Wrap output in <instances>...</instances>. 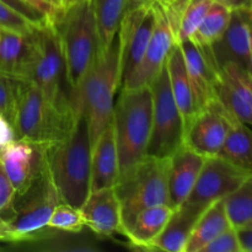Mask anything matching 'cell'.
I'll use <instances>...</instances> for the list:
<instances>
[{
	"mask_svg": "<svg viewBox=\"0 0 252 252\" xmlns=\"http://www.w3.org/2000/svg\"><path fill=\"white\" fill-rule=\"evenodd\" d=\"M234 118L217 98L192 121L185 132L184 144L206 158L218 155Z\"/></svg>",
	"mask_w": 252,
	"mask_h": 252,
	"instance_id": "cell-12",
	"label": "cell"
},
{
	"mask_svg": "<svg viewBox=\"0 0 252 252\" xmlns=\"http://www.w3.org/2000/svg\"><path fill=\"white\" fill-rule=\"evenodd\" d=\"M117 142L121 176L147 155L153 128V91L145 85L123 89L112 116Z\"/></svg>",
	"mask_w": 252,
	"mask_h": 252,
	"instance_id": "cell-5",
	"label": "cell"
},
{
	"mask_svg": "<svg viewBox=\"0 0 252 252\" xmlns=\"http://www.w3.org/2000/svg\"><path fill=\"white\" fill-rule=\"evenodd\" d=\"M47 166L37 181L21 196H15L9 213L0 218L2 240L25 243L48 239L61 233L48 225L54 208L61 203Z\"/></svg>",
	"mask_w": 252,
	"mask_h": 252,
	"instance_id": "cell-6",
	"label": "cell"
},
{
	"mask_svg": "<svg viewBox=\"0 0 252 252\" xmlns=\"http://www.w3.org/2000/svg\"><path fill=\"white\" fill-rule=\"evenodd\" d=\"M206 157L182 144L170 157L169 194L170 206L177 209L189 198L202 171Z\"/></svg>",
	"mask_w": 252,
	"mask_h": 252,
	"instance_id": "cell-19",
	"label": "cell"
},
{
	"mask_svg": "<svg viewBox=\"0 0 252 252\" xmlns=\"http://www.w3.org/2000/svg\"><path fill=\"white\" fill-rule=\"evenodd\" d=\"M153 1V0H127V6H126V11H129V10L135 9V7L140 6L143 4H147V2Z\"/></svg>",
	"mask_w": 252,
	"mask_h": 252,
	"instance_id": "cell-42",
	"label": "cell"
},
{
	"mask_svg": "<svg viewBox=\"0 0 252 252\" xmlns=\"http://www.w3.org/2000/svg\"><path fill=\"white\" fill-rule=\"evenodd\" d=\"M250 175L219 155L207 157L189 198L179 208L198 218L212 203L233 193Z\"/></svg>",
	"mask_w": 252,
	"mask_h": 252,
	"instance_id": "cell-10",
	"label": "cell"
},
{
	"mask_svg": "<svg viewBox=\"0 0 252 252\" xmlns=\"http://www.w3.org/2000/svg\"><path fill=\"white\" fill-rule=\"evenodd\" d=\"M153 128L148 157L170 158L185 140V126L170 88L166 63L152 83Z\"/></svg>",
	"mask_w": 252,
	"mask_h": 252,
	"instance_id": "cell-9",
	"label": "cell"
},
{
	"mask_svg": "<svg viewBox=\"0 0 252 252\" xmlns=\"http://www.w3.org/2000/svg\"><path fill=\"white\" fill-rule=\"evenodd\" d=\"M170 158L145 155L115 185L121 202L123 235L140 211L159 204H169Z\"/></svg>",
	"mask_w": 252,
	"mask_h": 252,
	"instance_id": "cell-8",
	"label": "cell"
},
{
	"mask_svg": "<svg viewBox=\"0 0 252 252\" xmlns=\"http://www.w3.org/2000/svg\"><path fill=\"white\" fill-rule=\"evenodd\" d=\"M0 240H2V235H1V233H0Z\"/></svg>",
	"mask_w": 252,
	"mask_h": 252,
	"instance_id": "cell-46",
	"label": "cell"
},
{
	"mask_svg": "<svg viewBox=\"0 0 252 252\" xmlns=\"http://www.w3.org/2000/svg\"><path fill=\"white\" fill-rule=\"evenodd\" d=\"M15 196H16V189L12 186L11 181L0 164V218H4L10 212Z\"/></svg>",
	"mask_w": 252,
	"mask_h": 252,
	"instance_id": "cell-36",
	"label": "cell"
},
{
	"mask_svg": "<svg viewBox=\"0 0 252 252\" xmlns=\"http://www.w3.org/2000/svg\"><path fill=\"white\" fill-rule=\"evenodd\" d=\"M230 226L233 225L226 213L224 201L219 199L214 202L208 208L204 209L194 223L185 252H201L209 241Z\"/></svg>",
	"mask_w": 252,
	"mask_h": 252,
	"instance_id": "cell-24",
	"label": "cell"
},
{
	"mask_svg": "<svg viewBox=\"0 0 252 252\" xmlns=\"http://www.w3.org/2000/svg\"><path fill=\"white\" fill-rule=\"evenodd\" d=\"M245 226H249V228H252V220H251L250 223H249V224H246ZM243 228H244V226H243Z\"/></svg>",
	"mask_w": 252,
	"mask_h": 252,
	"instance_id": "cell-45",
	"label": "cell"
},
{
	"mask_svg": "<svg viewBox=\"0 0 252 252\" xmlns=\"http://www.w3.org/2000/svg\"><path fill=\"white\" fill-rule=\"evenodd\" d=\"M25 1L44 12L48 16L49 22L53 21L54 17L65 7L63 0H25Z\"/></svg>",
	"mask_w": 252,
	"mask_h": 252,
	"instance_id": "cell-38",
	"label": "cell"
},
{
	"mask_svg": "<svg viewBox=\"0 0 252 252\" xmlns=\"http://www.w3.org/2000/svg\"><path fill=\"white\" fill-rule=\"evenodd\" d=\"M166 68L167 73H169L172 96H174L175 102L182 116L185 132H186L192 121L199 113V108L197 106L193 89H192L189 73H187L184 53H182L179 42H176L170 51L169 57L166 59Z\"/></svg>",
	"mask_w": 252,
	"mask_h": 252,
	"instance_id": "cell-21",
	"label": "cell"
},
{
	"mask_svg": "<svg viewBox=\"0 0 252 252\" xmlns=\"http://www.w3.org/2000/svg\"><path fill=\"white\" fill-rule=\"evenodd\" d=\"M236 230H238L241 252H252V228L244 226V228H239Z\"/></svg>",
	"mask_w": 252,
	"mask_h": 252,
	"instance_id": "cell-40",
	"label": "cell"
},
{
	"mask_svg": "<svg viewBox=\"0 0 252 252\" xmlns=\"http://www.w3.org/2000/svg\"><path fill=\"white\" fill-rule=\"evenodd\" d=\"M223 201L234 228H243L250 223L252 220V174Z\"/></svg>",
	"mask_w": 252,
	"mask_h": 252,
	"instance_id": "cell-29",
	"label": "cell"
},
{
	"mask_svg": "<svg viewBox=\"0 0 252 252\" xmlns=\"http://www.w3.org/2000/svg\"><path fill=\"white\" fill-rule=\"evenodd\" d=\"M216 95L234 117L252 127V76L246 69L233 62L220 66Z\"/></svg>",
	"mask_w": 252,
	"mask_h": 252,
	"instance_id": "cell-15",
	"label": "cell"
},
{
	"mask_svg": "<svg viewBox=\"0 0 252 252\" xmlns=\"http://www.w3.org/2000/svg\"><path fill=\"white\" fill-rule=\"evenodd\" d=\"M76 1H80V0H63V2L65 6H68V5L73 4V2H76Z\"/></svg>",
	"mask_w": 252,
	"mask_h": 252,
	"instance_id": "cell-44",
	"label": "cell"
},
{
	"mask_svg": "<svg viewBox=\"0 0 252 252\" xmlns=\"http://www.w3.org/2000/svg\"><path fill=\"white\" fill-rule=\"evenodd\" d=\"M97 26L101 52L107 48L120 30L127 0H91Z\"/></svg>",
	"mask_w": 252,
	"mask_h": 252,
	"instance_id": "cell-27",
	"label": "cell"
},
{
	"mask_svg": "<svg viewBox=\"0 0 252 252\" xmlns=\"http://www.w3.org/2000/svg\"><path fill=\"white\" fill-rule=\"evenodd\" d=\"M30 38L31 54L24 80L36 85L53 102L74 107L61 38L54 26L47 24L33 27Z\"/></svg>",
	"mask_w": 252,
	"mask_h": 252,
	"instance_id": "cell-7",
	"label": "cell"
},
{
	"mask_svg": "<svg viewBox=\"0 0 252 252\" xmlns=\"http://www.w3.org/2000/svg\"><path fill=\"white\" fill-rule=\"evenodd\" d=\"M218 155L252 174V127L234 118Z\"/></svg>",
	"mask_w": 252,
	"mask_h": 252,
	"instance_id": "cell-25",
	"label": "cell"
},
{
	"mask_svg": "<svg viewBox=\"0 0 252 252\" xmlns=\"http://www.w3.org/2000/svg\"><path fill=\"white\" fill-rule=\"evenodd\" d=\"M201 252H241L240 241H239L238 230L234 226H230L219 234L217 238L209 241Z\"/></svg>",
	"mask_w": 252,
	"mask_h": 252,
	"instance_id": "cell-32",
	"label": "cell"
},
{
	"mask_svg": "<svg viewBox=\"0 0 252 252\" xmlns=\"http://www.w3.org/2000/svg\"><path fill=\"white\" fill-rule=\"evenodd\" d=\"M48 225L65 233H80L85 226L80 208L61 202L54 208Z\"/></svg>",
	"mask_w": 252,
	"mask_h": 252,
	"instance_id": "cell-31",
	"label": "cell"
},
{
	"mask_svg": "<svg viewBox=\"0 0 252 252\" xmlns=\"http://www.w3.org/2000/svg\"><path fill=\"white\" fill-rule=\"evenodd\" d=\"M154 5L155 11H157V24H155L149 46L145 51L142 63L133 73V75L123 84L121 90L152 85V83L166 63L172 46L177 42L164 7L158 0H154Z\"/></svg>",
	"mask_w": 252,
	"mask_h": 252,
	"instance_id": "cell-14",
	"label": "cell"
},
{
	"mask_svg": "<svg viewBox=\"0 0 252 252\" xmlns=\"http://www.w3.org/2000/svg\"><path fill=\"white\" fill-rule=\"evenodd\" d=\"M91 140L88 120L78 111L71 134L44 147V160L51 181L63 203L80 208L91 191Z\"/></svg>",
	"mask_w": 252,
	"mask_h": 252,
	"instance_id": "cell-1",
	"label": "cell"
},
{
	"mask_svg": "<svg viewBox=\"0 0 252 252\" xmlns=\"http://www.w3.org/2000/svg\"><path fill=\"white\" fill-rule=\"evenodd\" d=\"M15 80L0 73V113L12 122L15 107Z\"/></svg>",
	"mask_w": 252,
	"mask_h": 252,
	"instance_id": "cell-34",
	"label": "cell"
},
{
	"mask_svg": "<svg viewBox=\"0 0 252 252\" xmlns=\"http://www.w3.org/2000/svg\"><path fill=\"white\" fill-rule=\"evenodd\" d=\"M76 120L78 112L74 107L53 102L30 81L15 80L11 126L16 139L47 147L68 138L75 128Z\"/></svg>",
	"mask_w": 252,
	"mask_h": 252,
	"instance_id": "cell-2",
	"label": "cell"
},
{
	"mask_svg": "<svg viewBox=\"0 0 252 252\" xmlns=\"http://www.w3.org/2000/svg\"><path fill=\"white\" fill-rule=\"evenodd\" d=\"M0 27L29 33L36 26L27 19H25L16 10L0 1Z\"/></svg>",
	"mask_w": 252,
	"mask_h": 252,
	"instance_id": "cell-33",
	"label": "cell"
},
{
	"mask_svg": "<svg viewBox=\"0 0 252 252\" xmlns=\"http://www.w3.org/2000/svg\"><path fill=\"white\" fill-rule=\"evenodd\" d=\"M30 33L0 27V73L2 75L25 79L31 54Z\"/></svg>",
	"mask_w": 252,
	"mask_h": 252,
	"instance_id": "cell-23",
	"label": "cell"
},
{
	"mask_svg": "<svg viewBox=\"0 0 252 252\" xmlns=\"http://www.w3.org/2000/svg\"><path fill=\"white\" fill-rule=\"evenodd\" d=\"M158 1H159L160 4H161V6L164 7L165 12H166L167 15V19H169L170 25H171L172 30H174L175 32V36H176L177 39L180 15H181L184 5L187 0H158Z\"/></svg>",
	"mask_w": 252,
	"mask_h": 252,
	"instance_id": "cell-37",
	"label": "cell"
},
{
	"mask_svg": "<svg viewBox=\"0 0 252 252\" xmlns=\"http://www.w3.org/2000/svg\"><path fill=\"white\" fill-rule=\"evenodd\" d=\"M252 10H231L230 21L223 36L212 44L211 52L217 66L233 62L249 71L250 68ZM250 73V71H249Z\"/></svg>",
	"mask_w": 252,
	"mask_h": 252,
	"instance_id": "cell-16",
	"label": "cell"
},
{
	"mask_svg": "<svg viewBox=\"0 0 252 252\" xmlns=\"http://www.w3.org/2000/svg\"><path fill=\"white\" fill-rule=\"evenodd\" d=\"M249 71H250L252 76V24H251V47H250V68H249Z\"/></svg>",
	"mask_w": 252,
	"mask_h": 252,
	"instance_id": "cell-43",
	"label": "cell"
},
{
	"mask_svg": "<svg viewBox=\"0 0 252 252\" xmlns=\"http://www.w3.org/2000/svg\"><path fill=\"white\" fill-rule=\"evenodd\" d=\"M121 86V37L116 33L110 46L97 56L74 95L76 112L88 120L91 148L112 121L115 97Z\"/></svg>",
	"mask_w": 252,
	"mask_h": 252,
	"instance_id": "cell-3",
	"label": "cell"
},
{
	"mask_svg": "<svg viewBox=\"0 0 252 252\" xmlns=\"http://www.w3.org/2000/svg\"><path fill=\"white\" fill-rule=\"evenodd\" d=\"M196 217L189 214L182 208L175 209L171 219L153 243L150 251L159 250L166 252H185L189 235L197 221Z\"/></svg>",
	"mask_w": 252,
	"mask_h": 252,
	"instance_id": "cell-26",
	"label": "cell"
},
{
	"mask_svg": "<svg viewBox=\"0 0 252 252\" xmlns=\"http://www.w3.org/2000/svg\"><path fill=\"white\" fill-rule=\"evenodd\" d=\"M212 4L213 0H187L185 2L179 20L177 42L192 38Z\"/></svg>",
	"mask_w": 252,
	"mask_h": 252,
	"instance_id": "cell-30",
	"label": "cell"
},
{
	"mask_svg": "<svg viewBox=\"0 0 252 252\" xmlns=\"http://www.w3.org/2000/svg\"><path fill=\"white\" fill-rule=\"evenodd\" d=\"M199 112L217 100L216 83L219 68L211 48H201L192 38L179 42Z\"/></svg>",
	"mask_w": 252,
	"mask_h": 252,
	"instance_id": "cell-17",
	"label": "cell"
},
{
	"mask_svg": "<svg viewBox=\"0 0 252 252\" xmlns=\"http://www.w3.org/2000/svg\"><path fill=\"white\" fill-rule=\"evenodd\" d=\"M0 164L16 189V196H21L46 169L44 145L14 139L0 150Z\"/></svg>",
	"mask_w": 252,
	"mask_h": 252,
	"instance_id": "cell-13",
	"label": "cell"
},
{
	"mask_svg": "<svg viewBox=\"0 0 252 252\" xmlns=\"http://www.w3.org/2000/svg\"><path fill=\"white\" fill-rule=\"evenodd\" d=\"M51 24L61 38L66 78L73 95H75L101 52L91 0H80L68 5Z\"/></svg>",
	"mask_w": 252,
	"mask_h": 252,
	"instance_id": "cell-4",
	"label": "cell"
},
{
	"mask_svg": "<svg viewBox=\"0 0 252 252\" xmlns=\"http://www.w3.org/2000/svg\"><path fill=\"white\" fill-rule=\"evenodd\" d=\"M0 1L16 10L19 14H21L25 19L29 20L34 26H43V25L51 24L48 16L44 12H42L37 7L32 6L31 4L26 2L25 0H0Z\"/></svg>",
	"mask_w": 252,
	"mask_h": 252,
	"instance_id": "cell-35",
	"label": "cell"
},
{
	"mask_svg": "<svg viewBox=\"0 0 252 252\" xmlns=\"http://www.w3.org/2000/svg\"><path fill=\"white\" fill-rule=\"evenodd\" d=\"M80 211L85 226L97 235H123L122 208L115 186L90 192Z\"/></svg>",
	"mask_w": 252,
	"mask_h": 252,
	"instance_id": "cell-18",
	"label": "cell"
},
{
	"mask_svg": "<svg viewBox=\"0 0 252 252\" xmlns=\"http://www.w3.org/2000/svg\"><path fill=\"white\" fill-rule=\"evenodd\" d=\"M231 10L219 2L213 1L201 25L192 36V39L201 48H211L216 43L228 27L230 21Z\"/></svg>",
	"mask_w": 252,
	"mask_h": 252,
	"instance_id": "cell-28",
	"label": "cell"
},
{
	"mask_svg": "<svg viewBox=\"0 0 252 252\" xmlns=\"http://www.w3.org/2000/svg\"><path fill=\"white\" fill-rule=\"evenodd\" d=\"M174 212L175 209L169 204H159L140 211L125 231L128 243L137 249L150 251L153 243L162 233Z\"/></svg>",
	"mask_w": 252,
	"mask_h": 252,
	"instance_id": "cell-22",
	"label": "cell"
},
{
	"mask_svg": "<svg viewBox=\"0 0 252 252\" xmlns=\"http://www.w3.org/2000/svg\"><path fill=\"white\" fill-rule=\"evenodd\" d=\"M120 176L113 121L102 130L91 150V191L113 187Z\"/></svg>",
	"mask_w": 252,
	"mask_h": 252,
	"instance_id": "cell-20",
	"label": "cell"
},
{
	"mask_svg": "<svg viewBox=\"0 0 252 252\" xmlns=\"http://www.w3.org/2000/svg\"><path fill=\"white\" fill-rule=\"evenodd\" d=\"M213 1L219 2V4L229 7L230 10H234V9L252 10V0H213Z\"/></svg>",
	"mask_w": 252,
	"mask_h": 252,
	"instance_id": "cell-41",
	"label": "cell"
},
{
	"mask_svg": "<svg viewBox=\"0 0 252 252\" xmlns=\"http://www.w3.org/2000/svg\"><path fill=\"white\" fill-rule=\"evenodd\" d=\"M157 24L154 0L126 11L118 33L121 37V86L142 63Z\"/></svg>",
	"mask_w": 252,
	"mask_h": 252,
	"instance_id": "cell-11",
	"label": "cell"
},
{
	"mask_svg": "<svg viewBox=\"0 0 252 252\" xmlns=\"http://www.w3.org/2000/svg\"><path fill=\"white\" fill-rule=\"evenodd\" d=\"M14 139H16L14 127H12L11 123L6 120V117H4V116L0 113V150H1L5 145L9 144L10 142H12Z\"/></svg>",
	"mask_w": 252,
	"mask_h": 252,
	"instance_id": "cell-39",
	"label": "cell"
}]
</instances>
